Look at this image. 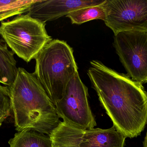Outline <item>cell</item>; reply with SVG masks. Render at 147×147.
Listing matches in <instances>:
<instances>
[{"label":"cell","instance_id":"2","mask_svg":"<svg viewBox=\"0 0 147 147\" xmlns=\"http://www.w3.org/2000/svg\"><path fill=\"white\" fill-rule=\"evenodd\" d=\"M8 87L16 130H34L49 136L61 121L55 105L34 74L19 67L14 81Z\"/></svg>","mask_w":147,"mask_h":147},{"label":"cell","instance_id":"10","mask_svg":"<svg viewBox=\"0 0 147 147\" xmlns=\"http://www.w3.org/2000/svg\"><path fill=\"white\" fill-rule=\"evenodd\" d=\"M85 131L60 121L49 135L52 147H80Z\"/></svg>","mask_w":147,"mask_h":147},{"label":"cell","instance_id":"16","mask_svg":"<svg viewBox=\"0 0 147 147\" xmlns=\"http://www.w3.org/2000/svg\"><path fill=\"white\" fill-rule=\"evenodd\" d=\"M15 0H0V6L10 4L13 2Z\"/></svg>","mask_w":147,"mask_h":147},{"label":"cell","instance_id":"3","mask_svg":"<svg viewBox=\"0 0 147 147\" xmlns=\"http://www.w3.org/2000/svg\"><path fill=\"white\" fill-rule=\"evenodd\" d=\"M34 59L33 73L55 106L63 97L69 82L78 72L73 49L64 41L52 40Z\"/></svg>","mask_w":147,"mask_h":147},{"label":"cell","instance_id":"13","mask_svg":"<svg viewBox=\"0 0 147 147\" xmlns=\"http://www.w3.org/2000/svg\"><path fill=\"white\" fill-rule=\"evenodd\" d=\"M103 3L77 9L67 15L66 17L70 19L72 24L78 25L98 19L104 21L106 13Z\"/></svg>","mask_w":147,"mask_h":147},{"label":"cell","instance_id":"8","mask_svg":"<svg viewBox=\"0 0 147 147\" xmlns=\"http://www.w3.org/2000/svg\"><path fill=\"white\" fill-rule=\"evenodd\" d=\"M105 0H38L27 14L46 24L80 9L102 4Z\"/></svg>","mask_w":147,"mask_h":147},{"label":"cell","instance_id":"11","mask_svg":"<svg viewBox=\"0 0 147 147\" xmlns=\"http://www.w3.org/2000/svg\"><path fill=\"white\" fill-rule=\"evenodd\" d=\"M7 46L2 39H0V83L9 86L15 79L18 68L14 53L8 50Z\"/></svg>","mask_w":147,"mask_h":147},{"label":"cell","instance_id":"15","mask_svg":"<svg viewBox=\"0 0 147 147\" xmlns=\"http://www.w3.org/2000/svg\"><path fill=\"white\" fill-rule=\"evenodd\" d=\"M12 112V103L8 87L0 84V127Z\"/></svg>","mask_w":147,"mask_h":147},{"label":"cell","instance_id":"17","mask_svg":"<svg viewBox=\"0 0 147 147\" xmlns=\"http://www.w3.org/2000/svg\"><path fill=\"white\" fill-rule=\"evenodd\" d=\"M143 146H144V147H147V132L146 137L144 140V142H143Z\"/></svg>","mask_w":147,"mask_h":147},{"label":"cell","instance_id":"9","mask_svg":"<svg viewBox=\"0 0 147 147\" xmlns=\"http://www.w3.org/2000/svg\"><path fill=\"white\" fill-rule=\"evenodd\" d=\"M126 137L113 126L108 129L93 128L85 131L80 147H124Z\"/></svg>","mask_w":147,"mask_h":147},{"label":"cell","instance_id":"6","mask_svg":"<svg viewBox=\"0 0 147 147\" xmlns=\"http://www.w3.org/2000/svg\"><path fill=\"white\" fill-rule=\"evenodd\" d=\"M113 46L127 75L142 84L147 83V32L118 33Z\"/></svg>","mask_w":147,"mask_h":147},{"label":"cell","instance_id":"1","mask_svg":"<svg viewBox=\"0 0 147 147\" xmlns=\"http://www.w3.org/2000/svg\"><path fill=\"white\" fill-rule=\"evenodd\" d=\"M87 75L113 126L126 138L140 135L147 123V93L142 84L92 60Z\"/></svg>","mask_w":147,"mask_h":147},{"label":"cell","instance_id":"14","mask_svg":"<svg viewBox=\"0 0 147 147\" xmlns=\"http://www.w3.org/2000/svg\"><path fill=\"white\" fill-rule=\"evenodd\" d=\"M38 0H15L10 4L0 6V21L15 15L28 12L29 9Z\"/></svg>","mask_w":147,"mask_h":147},{"label":"cell","instance_id":"12","mask_svg":"<svg viewBox=\"0 0 147 147\" xmlns=\"http://www.w3.org/2000/svg\"><path fill=\"white\" fill-rule=\"evenodd\" d=\"M8 143L9 147H52L49 136L32 130L16 133Z\"/></svg>","mask_w":147,"mask_h":147},{"label":"cell","instance_id":"7","mask_svg":"<svg viewBox=\"0 0 147 147\" xmlns=\"http://www.w3.org/2000/svg\"><path fill=\"white\" fill-rule=\"evenodd\" d=\"M105 25L114 35L126 31L147 32V0H105Z\"/></svg>","mask_w":147,"mask_h":147},{"label":"cell","instance_id":"4","mask_svg":"<svg viewBox=\"0 0 147 147\" xmlns=\"http://www.w3.org/2000/svg\"><path fill=\"white\" fill-rule=\"evenodd\" d=\"M45 25L27 14L20 15L1 22L0 35L14 53L28 63L52 40Z\"/></svg>","mask_w":147,"mask_h":147},{"label":"cell","instance_id":"5","mask_svg":"<svg viewBox=\"0 0 147 147\" xmlns=\"http://www.w3.org/2000/svg\"><path fill=\"white\" fill-rule=\"evenodd\" d=\"M55 107L59 118L76 128L85 131L96 126L89 104L88 89L78 72L69 82L63 97Z\"/></svg>","mask_w":147,"mask_h":147}]
</instances>
